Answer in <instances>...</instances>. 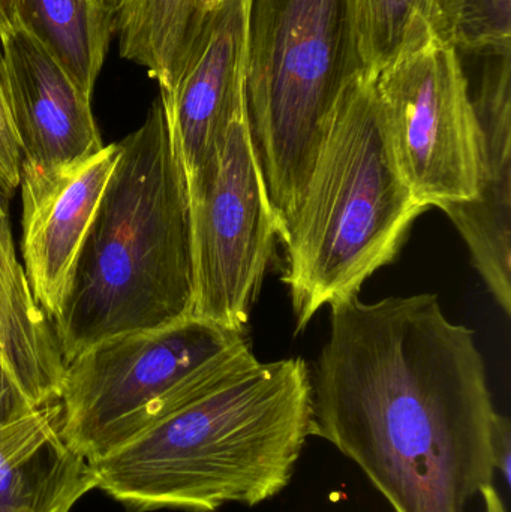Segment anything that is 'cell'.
<instances>
[{
  "mask_svg": "<svg viewBox=\"0 0 511 512\" xmlns=\"http://www.w3.org/2000/svg\"><path fill=\"white\" fill-rule=\"evenodd\" d=\"M360 74L354 0H248L245 122L279 242Z\"/></svg>",
  "mask_w": 511,
  "mask_h": 512,
  "instance_id": "obj_5",
  "label": "cell"
},
{
  "mask_svg": "<svg viewBox=\"0 0 511 512\" xmlns=\"http://www.w3.org/2000/svg\"><path fill=\"white\" fill-rule=\"evenodd\" d=\"M511 0H438L437 33L455 50L511 53Z\"/></svg>",
  "mask_w": 511,
  "mask_h": 512,
  "instance_id": "obj_18",
  "label": "cell"
},
{
  "mask_svg": "<svg viewBox=\"0 0 511 512\" xmlns=\"http://www.w3.org/2000/svg\"><path fill=\"white\" fill-rule=\"evenodd\" d=\"M9 18L62 65L92 98L116 20L98 0H8Z\"/></svg>",
  "mask_w": 511,
  "mask_h": 512,
  "instance_id": "obj_15",
  "label": "cell"
},
{
  "mask_svg": "<svg viewBox=\"0 0 511 512\" xmlns=\"http://www.w3.org/2000/svg\"><path fill=\"white\" fill-rule=\"evenodd\" d=\"M219 2H222V0H201V3H203L204 12L210 11V9H212L213 6L218 5Z\"/></svg>",
  "mask_w": 511,
  "mask_h": 512,
  "instance_id": "obj_24",
  "label": "cell"
},
{
  "mask_svg": "<svg viewBox=\"0 0 511 512\" xmlns=\"http://www.w3.org/2000/svg\"><path fill=\"white\" fill-rule=\"evenodd\" d=\"M117 156L116 143L65 173H20L21 252L33 297L51 322L62 309L75 261Z\"/></svg>",
  "mask_w": 511,
  "mask_h": 512,
  "instance_id": "obj_11",
  "label": "cell"
},
{
  "mask_svg": "<svg viewBox=\"0 0 511 512\" xmlns=\"http://www.w3.org/2000/svg\"><path fill=\"white\" fill-rule=\"evenodd\" d=\"M423 212L399 171L375 78L357 75L336 104L281 240L296 333L324 306L359 295L365 280L392 264Z\"/></svg>",
  "mask_w": 511,
  "mask_h": 512,
  "instance_id": "obj_4",
  "label": "cell"
},
{
  "mask_svg": "<svg viewBox=\"0 0 511 512\" xmlns=\"http://www.w3.org/2000/svg\"><path fill=\"white\" fill-rule=\"evenodd\" d=\"M98 2L99 5H101L108 14L113 15L114 20H116L117 14H119L120 8H122L125 0H98Z\"/></svg>",
  "mask_w": 511,
  "mask_h": 512,
  "instance_id": "obj_23",
  "label": "cell"
},
{
  "mask_svg": "<svg viewBox=\"0 0 511 512\" xmlns=\"http://www.w3.org/2000/svg\"><path fill=\"white\" fill-rule=\"evenodd\" d=\"M0 86L20 147V173H65L104 149L90 96L14 21L0 38Z\"/></svg>",
  "mask_w": 511,
  "mask_h": 512,
  "instance_id": "obj_9",
  "label": "cell"
},
{
  "mask_svg": "<svg viewBox=\"0 0 511 512\" xmlns=\"http://www.w3.org/2000/svg\"><path fill=\"white\" fill-rule=\"evenodd\" d=\"M9 200L0 192V361L35 408L62 396L66 364L15 254Z\"/></svg>",
  "mask_w": 511,
  "mask_h": 512,
  "instance_id": "obj_14",
  "label": "cell"
},
{
  "mask_svg": "<svg viewBox=\"0 0 511 512\" xmlns=\"http://www.w3.org/2000/svg\"><path fill=\"white\" fill-rule=\"evenodd\" d=\"M206 14L201 0H125L116 17L120 56L173 92Z\"/></svg>",
  "mask_w": 511,
  "mask_h": 512,
  "instance_id": "obj_16",
  "label": "cell"
},
{
  "mask_svg": "<svg viewBox=\"0 0 511 512\" xmlns=\"http://www.w3.org/2000/svg\"><path fill=\"white\" fill-rule=\"evenodd\" d=\"M311 381V436L356 463L395 512H467L494 484L485 361L438 295L330 304Z\"/></svg>",
  "mask_w": 511,
  "mask_h": 512,
  "instance_id": "obj_1",
  "label": "cell"
},
{
  "mask_svg": "<svg viewBox=\"0 0 511 512\" xmlns=\"http://www.w3.org/2000/svg\"><path fill=\"white\" fill-rule=\"evenodd\" d=\"M399 171L428 210L479 194V122L458 50L440 36L398 57L375 77Z\"/></svg>",
  "mask_w": 511,
  "mask_h": 512,
  "instance_id": "obj_7",
  "label": "cell"
},
{
  "mask_svg": "<svg viewBox=\"0 0 511 512\" xmlns=\"http://www.w3.org/2000/svg\"><path fill=\"white\" fill-rule=\"evenodd\" d=\"M495 469L501 472L507 484L511 478V424L506 415L497 414L492 432Z\"/></svg>",
  "mask_w": 511,
  "mask_h": 512,
  "instance_id": "obj_21",
  "label": "cell"
},
{
  "mask_svg": "<svg viewBox=\"0 0 511 512\" xmlns=\"http://www.w3.org/2000/svg\"><path fill=\"white\" fill-rule=\"evenodd\" d=\"M60 400L0 427V512H71L96 477L63 438Z\"/></svg>",
  "mask_w": 511,
  "mask_h": 512,
  "instance_id": "obj_13",
  "label": "cell"
},
{
  "mask_svg": "<svg viewBox=\"0 0 511 512\" xmlns=\"http://www.w3.org/2000/svg\"><path fill=\"white\" fill-rule=\"evenodd\" d=\"M35 409L0 361V427L26 417Z\"/></svg>",
  "mask_w": 511,
  "mask_h": 512,
  "instance_id": "obj_20",
  "label": "cell"
},
{
  "mask_svg": "<svg viewBox=\"0 0 511 512\" xmlns=\"http://www.w3.org/2000/svg\"><path fill=\"white\" fill-rule=\"evenodd\" d=\"M11 24L8 0H0V38ZM21 152L12 129L8 108L0 86V182L17 183L20 180Z\"/></svg>",
  "mask_w": 511,
  "mask_h": 512,
  "instance_id": "obj_19",
  "label": "cell"
},
{
  "mask_svg": "<svg viewBox=\"0 0 511 512\" xmlns=\"http://www.w3.org/2000/svg\"><path fill=\"white\" fill-rule=\"evenodd\" d=\"M303 358L261 363L248 339L176 411L104 459L96 489L129 512L255 507L287 489L312 429Z\"/></svg>",
  "mask_w": 511,
  "mask_h": 512,
  "instance_id": "obj_2",
  "label": "cell"
},
{
  "mask_svg": "<svg viewBox=\"0 0 511 512\" xmlns=\"http://www.w3.org/2000/svg\"><path fill=\"white\" fill-rule=\"evenodd\" d=\"M245 339L192 316L90 346L66 364L63 438L89 463L110 456L195 396Z\"/></svg>",
  "mask_w": 511,
  "mask_h": 512,
  "instance_id": "obj_6",
  "label": "cell"
},
{
  "mask_svg": "<svg viewBox=\"0 0 511 512\" xmlns=\"http://www.w3.org/2000/svg\"><path fill=\"white\" fill-rule=\"evenodd\" d=\"M511 53L488 57L474 111L482 134L479 194L443 212L470 249L474 267L511 313Z\"/></svg>",
  "mask_w": 511,
  "mask_h": 512,
  "instance_id": "obj_12",
  "label": "cell"
},
{
  "mask_svg": "<svg viewBox=\"0 0 511 512\" xmlns=\"http://www.w3.org/2000/svg\"><path fill=\"white\" fill-rule=\"evenodd\" d=\"M246 9L248 0H222L207 11L176 87L159 93L188 182L245 113Z\"/></svg>",
  "mask_w": 511,
  "mask_h": 512,
  "instance_id": "obj_10",
  "label": "cell"
},
{
  "mask_svg": "<svg viewBox=\"0 0 511 512\" xmlns=\"http://www.w3.org/2000/svg\"><path fill=\"white\" fill-rule=\"evenodd\" d=\"M53 321L63 361L111 337L192 318L188 179L161 96L123 138Z\"/></svg>",
  "mask_w": 511,
  "mask_h": 512,
  "instance_id": "obj_3",
  "label": "cell"
},
{
  "mask_svg": "<svg viewBox=\"0 0 511 512\" xmlns=\"http://www.w3.org/2000/svg\"><path fill=\"white\" fill-rule=\"evenodd\" d=\"M357 47L366 75L438 36V0H354Z\"/></svg>",
  "mask_w": 511,
  "mask_h": 512,
  "instance_id": "obj_17",
  "label": "cell"
},
{
  "mask_svg": "<svg viewBox=\"0 0 511 512\" xmlns=\"http://www.w3.org/2000/svg\"><path fill=\"white\" fill-rule=\"evenodd\" d=\"M480 496H482L483 502H485L486 512H507L503 501H501V496L495 490L494 484L483 486L480 489Z\"/></svg>",
  "mask_w": 511,
  "mask_h": 512,
  "instance_id": "obj_22",
  "label": "cell"
},
{
  "mask_svg": "<svg viewBox=\"0 0 511 512\" xmlns=\"http://www.w3.org/2000/svg\"><path fill=\"white\" fill-rule=\"evenodd\" d=\"M188 188L195 277L192 316L246 333L278 234L245 113L231 122Z\"/></svg>",
  "mask_w": 511,
  "mask_h": 512,
  "instance_id": "obj_8",
  "label": "cell"
}]
</instances>
